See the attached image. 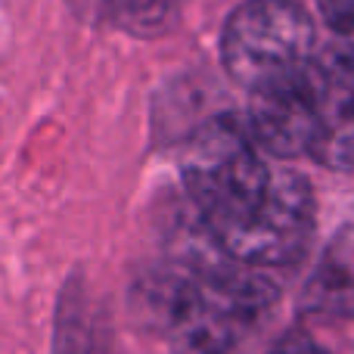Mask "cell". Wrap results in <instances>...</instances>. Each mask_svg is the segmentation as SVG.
<instances>
[{
  "instance_id": "6da1fadb",
  "label": "cell",
  "mask_w": 354,
  "mask_h": 354,
  "mask_svg": "<svg viewBox=\"0 0 354 354\" xmlns=\"http://www.w3.org/2000/svg\"><path fill=\"white\" fill-rule=\"evenodd\" d=\"M280 289L261 268L230 261L168 274L156 295L174 354H236L270 317Z\"/></svg>"
},
{
  "instance_id": "7a4b0ae2",
  "label": "cell",
  "mask_w": 354,
  "mask_h": 354,
  "mask_svg": "<svg viewBox=\"0 0 354 354\" xmlns=\"http://www.w3.org/2000/svg\"><path fill=\"white\" fill-rule=\"evenodd\" d=\"M277 168L252 137L249 124L221 115L199 128L183 156V183L208 233H221L249 214L274 187Z\"/></svg>"
},
{
  "instance_id": "3957f363",
  "label": "cell",
  "mask_w": 354,
  "mask_h": 354,
  "mask_svg": "<svg viewBox=\"0 0 354 354\" xmlns=\"http://www.w3.org/2000/svg\"><path fill=\"white\" fill-rule=\"evenodd\" d=\"M221 53L230 78L258 91L311 66L317 28L299 0H245L227 19Z\"/></svg>"
},
{
  "instance_id": "277c9868",
  "label": "cell",
  "mask_w": 354,
  "mask_h": 354,
  "mask_svg": "<svg viewBox=\"0 0 354 354\" xmlns=\"http://www.w3.org/2000/svg\"><path fill=\"white\" fill-rule=\"evenodd\" d=\"M314 230V193L301 174L277 168L274 187L236 224L214 233V245L230 261L249 268H280L305 252Z\"/></svg>"
},
{
  "instance_id": "5b68a950",
  "label": "cell",
  "mask_w": 354,
  "mask_h": 354,
  "mask_svg": "<svg viewBox=\"0 0 354 354\" xmlns=\"http://www.w3.org/2000/svg\"><path fill=\"white\" fill-rule=\"evenodd\" d=\"M249 131L264 153L277 159L311 156L317 137V75L314 62L289 78L252 91Z\"/></svg>"
},
{
  "instance_id": "8992f818",
  "label": "cell",
  "mask_w": 354,
  "mask_h": 354,
  "mask_svg": "<svg viewBox=\"0 0 354 354\" xmlns=\"http://www.w3.org/2000/svg\"><path fill=\"white\" fill-rule=\"evenodd\" d=\"M317 137L311 156L333 171H354V47L330 37L314 56Z\"/></svg>"
},
{
  "instance_id": "52a82bcc",
  "label": "cell",
  "mask_w": 354,
  "mask_h": 354,
  "mask_svg": "<svg viewBox=\"0 0 354 354\" xmlns=\"http://www.w3.org/2000/svg\"><path fill=\"white\" fill-rule=\"evenodd\" d=\"M301 311L320 320H354V227L339 230L314 264Z\"/></svg>"
},
{
  "instance_id": "ba28073f",
  "label": "cell",
  "mask_w": 354,
  "mask_h": 354,
  "mask_svg": "<svg viewBox=\"0 0 354 354\" xmlns=\"http://www.w3.org/2000/svg\"><path fill=\"white\" fill-rule=\"evenodd\" d=\"M187 0H109L112 19L137 37H159L174 28Z\"/></svg>"
},
{
  "instance_id": "9c48e42d",
  "label": "cell",
  "mask_w": 354,
  "mask_h": 354,
  "mask_svg": "<svg viewBox=\"0 0 354 354\" xmlns=\"http://www.w3.org/2000/svg\"><path fill=\"white\" fill-rule=\"evenodd\" d=\"M317 10L330 28L333 41L354 47V0H317Z\"/></svg>"
},
{
  "instance_id": "30bf717a",
  "label": "cell",
  "mask_w": 354,
  "mask_h": 354,
  "mask_svg": "<svg viewBox=\"0 0 354 354\" xmlns=\"http://www.w3.org/2000/svg\"><path fill=\"white\" fill-rule=\"evenodd\" d=\"M270 354H326V348H320L308 333L295 330V333H286V336L270 348Z\"/></svg>"
}]
</instances>
